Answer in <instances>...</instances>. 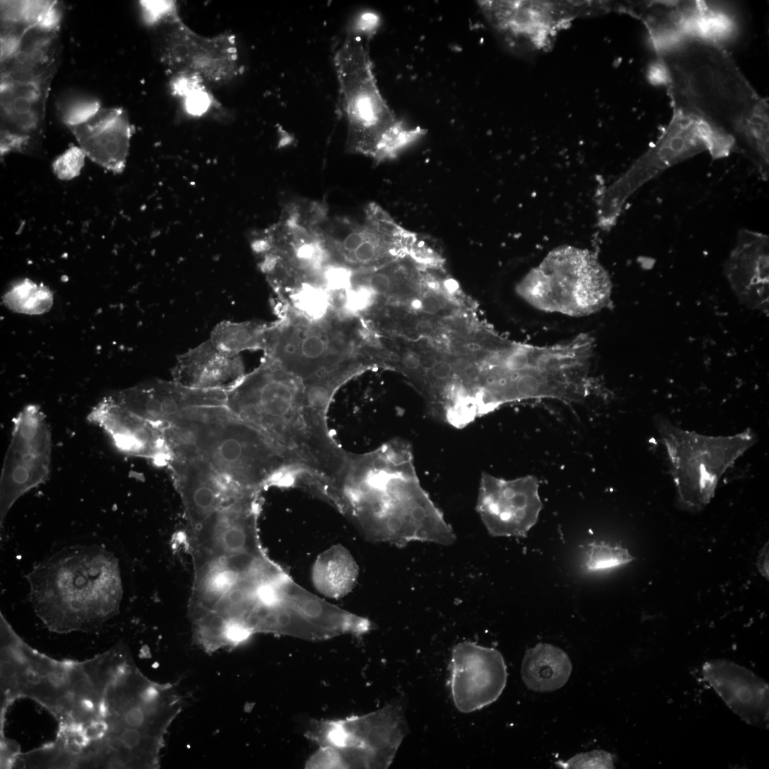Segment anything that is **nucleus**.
I'll use <instances>...</instances> for the list:
<instances>
[{"label": "nucleus", "mask_w": 769, "mask_h": 769, "mask_svg": "<svg viewBox=\"0 0 769 769\" xmlns=\"http://www.w3.org/2000/svg\"><path fill=\"white\" fill-rule=\"evenodd\" d=\"M736 140L693 116L674 112L656 141L610 187L607 211L617 216L626 199L642 184L694 155L708 151L713 159L728 157Z\"/></svg>", "instance_id": "9d476101"}, {"label": "nucleus", "mask_w": 769, "mask_h": 769, "mask_svg": "<svg viewBox=\"0 0 769 769\" xmlns=\"http://www.w3.org/2000/svg\"><path fill=\"white\" fill-rule=\"evenodd\" d=\"M86 155L78 146H71L53 162V171L61 180H70L78 176Z\"/></svg>", "instance_id": "f704fd0d"}, {"label": "nucleus", "mask_w": 769, "mask_h": 769, "mask_svg": "<svg viewBox=\"0 0 769 769\" xmlns=\"http://www.w3.org/2000/svg\"><path fill=\"white\" fill-rule=\"evenodd\" d=\"M227 407L266 436L310 480L336 483L348 454L333 440L326 413L312 407L295 376L265 359L226 392Z\"/></svg>", "instance_id": "7ed1b4c3"}, {"label": "nucleus", "mask_w": 769, "mask_h": 769, "mask_svg": "<svg viewBox=\"0 0 769 769\" xmlns=\"http://www.w3.org/2000/svg\"><path fill=\"white\" fill-rule=\"evenodd\" d=\"M30 595L53 630L88 629L115 614L122 596L117 560L97 545L63 549L28 575Z\"/></svg>", "instance_id": "20e7f679"}, {"label": "nucleus", "mask_w": 769, "mask_h": 769, "mask_svg": "<svg viewBox=\"0 0 769 769\" xmlns=\"http://www.w3.org/2000/svg\"><path fill=\"white\" fill-rule=\"evenodd\" d=\"M455 374V369L452 364L447 361L439 360L434 362L427 370L429 381L434 387H444L450 384Z\"/></svg>", "instance_id": "4c0bfd02"}, {"label": "nucleus", "mask_w": 769, "mask_h": 769, "mask_svg": "<svg viewBox=\"0 0 769 769\" xmlns=\"http://www.w3.org/2000/svg\"><path fill=\"white\" fill-rule=\"evenodd\" d=\"M2 302L11 310L26 315L47 313L53 303L52 291L43 283L28 278L14 283L2 297Z\"/></svg>", "instance_id": "7c9ffc66"}, {"label": "nucleus", "mask_w": 769, "mask_h": 769, "mask_svg": "<svg viewBox=\"0 0 769 769\" xmlns=\"http://www.w3.org/2000/svg\"><path fill=\"white\" fill-rule=\"evenodd\" d=\"M538 488L534 476L505 480L483 473L476 508L488 533L496 537H525L543 508Z\"/></svg>", "instance_id": "2eb2a0df"}, {"label": "nucleus", "mask_w": 769, "mask_h": 769, "mask_svg": "<svg viewBox=\"0 0 769 769\" xmlns=\"http://www.w3.org/2000/svg\"><path fill=\"white\" fill-rule=\"evenodd\" d=\"M268 324L255 321H222L211 333L209 340L221 353L234 357L249 350H263Z\"/></svg>", "instance_id": "c756f323"}, {"label": "nucleus", "mask_w": 769, "mask_h": 769, "mask_svg": "<svg viewBox=\"0 0 769 769\" xmlns=\"http://www.w3.org/2000/svg\"><path fill=\"white\" fill-rule=\"evenodd\" d=\"M155 28L158 56L177 75H189L205 84L230 83L242 71L239 50L232 35L201 36L179 19L174 4L151 24Z\"/></svg>", "instance_id": "f8f14e48"}, {"label": "nucleus", "mask_w": 769, "mask_h": 769, "mask_svg": "<svg viewBox=\"0 0 769 769\" xmlns=\"http://www.w3.org/2000/svg\"><path fill=\"white\" fill-rule=\"evenodd\" d=\"M444 304L442 298L434 293H427L419 302L422 311L430 315L439 313L443 309Z\"/></svg>", "instance_id": "ea45409f"}, {"label": "nucleus", "mask_w": 769, "mask_h": 769, "mask_svg": "<svg viewBox=\"0 0 769 769\" xmlns=\"http://www.w3.org/2000/svg\"><path fill=\"white\" fill-rule=\"evenodd\" d=\"M655 424L669 460L679 501L695 511L711 501L723 474L757 440L750 429L730 436H707L679 428L659 415Z\"/></svg>", "instance_id": "1a4fd4ad"}, {"label": "nucleus", "mask_w": 769, "mask_h": 769, "mask_svg": "<svg viewBox=\"0 0 769 769\" xmlns=\"http://www.w3.org/2000/svg\"><path fill=\"white\" fill-rule=\"evenodd\" d=\"M306 765L310 768H346L340 752L332 746H323L312 755Z\"/></svg>", "instance_id": "e433bc0d"}, {"label": "nucleus", "mask_w": 769, "mask_h": 769, "mask_svg": "<svg viewBox=\"0 0 769 769\" xmlns=\"http://www.w3.org/2000/svg\"><path fill=\"white\" fill-rule=\"evenodd\" d=\"M172 451L195 455L234 487L260 493L294 484L299 471L262 432L227 406L208 409L164 429Z\"/></svg>", "instance_id": "39448f33"}, {"label": "nucleus", "mask_w": 769, "mask_h": 769, "mask_svg": "<svg viewBox=\"0 0 769 769\" xmlns=\"http://www.w3.org/2000/svg\"><path fill=\"white\" fill-rule=\"evenodd\" d=\"M429 320H422L417 323L416 330L421 334L429 335L432 333L434 325Z\"/></svg>", "instance_id": "a19ab883"}, {"label": "nucleus", "mask_w": 769, "mask_h": 769, "mask_svg": "<svg viewBox=\"0 0 769 769\" xmlns=\"http://www.w3.org/2000/svg\"><path fill=\"white\" fill-rule=\"evenodd\" d=\"M335 506L372 541L450 545L455 535L422 488L410 445L391 440L376 450L349 455Z\"/></svg>", "instance_id": "f257e3e1"}, {"label": "nucleus", "mask_w": 769, "mask_h": 769, "mask_svg": "<svg viewBox=\"0 0 769 769\" xmlns=\"http://www.w3.org/2000/svg\"><path fill=\"white\" fill-rule=\"evenodd\" d=\"M516 291L538 310L582 318L611 305L612 284L592 252L564 245L551 250L529 271Z\"/></svg>", "instance_id": "6e6552de"}, {"label": "nucleus", "mask_w": 769, "mask_h": 769, "mask_svg": "<svg viewBox=\"0 0 769 769\" xmlns=\"http://www.w3.org/2000/svg\"><path fill=\"white\" fill-rule=\"evenodd\" d=\"M167 467L182 501L187 528L239 498L255 493L234 487L207 462L192 454L172 451Z\"/></svg>", "instance_id": "412c9836"}, {"label": "nucleus", "mask_w": 769, "mask_h": 769, "mask_svg": "<svg viewBox=\"0 0 769 769\" xmlns=\"http://www.w3.org/2000/svg\"><path fill=\"white\" fill-rule=\"evenodd\" d=\"M280 317L267 326L265 358L303 384L336 377L350 380L370 366L358 318L333 308L325 317L310 320L284 306Z\"/></svg>", "instance_id": "423d86ee"}, {"label": "nucleus", "mask_w": 769, "mask_h": 769, "mask_svg": "<svg viewBox=\"0 0 769 769\" xmlns=\"http://www.w3.org/2000/svg\"><path fill=\"white\" fill-rule=\"evenodd\" d=\"M502 654L494 648L463 642L452 649L450 688L453 701L462 713L480 710L496 701L507 682Z\"/></svg>", "instance_id": "a211bd4d"}, {"label": "nucleus", "mask_w": 769, "mask_h": 769, "mask_svg": "<svg viewBox=\"0 0 769 769\" xmlns=\"http://www.w3.org/2000/svg\"><path fill=\"white\" fill-rule=\"evenodd\" d=\"M701 8V1H616L614 12L640 20L656 53L692 36Z\"/></svg>", "instance_id": "393cba45"}, {"label": "nucleus", "mask_w": 769, "mask_h": 769, "mask_svg": "<svg viewBox=\"0 0 769 769\" xmlns=\"http://www.w3.org/2000/svg\"><path fill=\"white\" fill-rule=\"evenodd\" d=\"M399 366L404 372L415 375L422 370L421 357L414 350H406L399 358Z\"/></svg>", "instance_id": "58836bf2"}, {"label": "nucleus", "mask_w": 769, "mask_h": 769, "mask_svg": "<svg viewBox=\"0 0 769 769\" xmlns=\"http://www.w3.org/2000/svg\"><path fill=\"white\" fill-rule=\"evenodd\" d=\"M571 672L567 654L559 647L546 643H538L525 652L520 670L526 686L538 692L560 689L568 681Z\"/></svg>", "instance_id": "cd10ccee"}, {"label": "nucleus", "mask_w": 769, "mask_h": 769, "mask_svg": "<svg viewBox=\"0 0 769 769\" xmlns=\"http://www.w3.org/2000/svg\"><path fill=\"white\" fill-rule=\"evenodd\" d=\"M404 706L397 701L369 714L341 720L347 734L346 746L341 750L351 766L385 768L390 765L409 731Z\"/></svg>", "instance_id": "aec40b11"}, {"label": "nucleus", "mask_w": 769, "mask_h": 769, "mask_svg": "<svg viewBox=\"0 0 769 769\" xmlns=\"http://www.w3.org/2000/svg\"><path fill=\"white\" fill-rule=\"evenodd\" d=\"M478 4L505 46L525 55L547 51L558 32L573 20L610 12L608 1H478Z\"/></svg>", "instance_id": "9b49d317"}, {"label": "nucleus", "mask_w": 769, "mask_h": 769, "mask_svg": "<svg viewBox=\"0 0 769 769\" xmlns=\"http://www.w3.org/2000/svg\"><path fill=\"white\" fill-rule=\"evenodd\" d=\"M52 79H1V155L33 152L40 147Z\"/></svg>", "instance_id": "6ab92c4d"}, {"label": "nucleus", "mask_w": 769, "mask_h": 769, "mask_svg": "<svg viewBox=\"0 0 769 769\" xmlns=\"http://www.w3.org/2000/svg\"><path fill=\"white\" fill-rule=\"evenodd\" d=\"M121 406L164 430L209 408L227 406L226 391L155 380L112 394Z\"/></svg>", "instance_id": "dca6fc26"}, {"label": "nucleus", "mask_w": 769, "mask_h": 769, "mask_svg": "<svg viewBox=\"0 0 769 769\" xmlns=\"http://www.w3.org/2000/svg\"><path fill=\"white\" fill-rule=\"evenodd\" d=\"M320 241L332 266L351 271L373 269L406 255L408 240L383 232L365 214L362 223L317 225Z\"/></svg>", "instance_id": "f3484780"}, {"label": "nucleus", "mask_w": 769, "mask_h": 769, "mask_svg": "<svg viewBox=\"0 0 769 769\" xmlns=\"http://www.w3.org/2000/svg\"><path fill=\"white\" fill-rule=\"evenodd\" d=\"M764 552L763 554L759 555L758 566L759 567L763 563L760 572L763 575H766V571L768 572V569H766V561H768V558L766 559V557L768 555L766 553L765 549L764 550Z\"/></svg>", "instance_id": "79ce46f5"}, {"label": "nucleus", "mask_w": 769, "mask_h": 769, "mask_svg": "<svg viewBox=\"0 0 769 769\" xmlns=\"http://www.w3.org/2000/svg\"><path fill=\"white\" fill-rule=\"evenodd\" d=\"M358 566L351 553L340 545H333L316 559L312 570L315 589L329 598H340L356 584Z\"/></svg>", "instance_id": "c85d7f7f"}, {"label": "nucleus", "mask_w": 769, "mask_h": 769, "mask_svg": "<svg viewBox=\"0 0 769 769\" xmlns=\"http://www.w3.org/2000/svg\"><path fill=\"white\" fill-rule=\"evenodd\" d=\"M68 128L92 161L114 173L124 170L134 127L122 108H100L85 122Z\"/></svg>", "instance_id": "b1692460"}, {"label": "nucleus", "mask_w": 769, "mask_h": 769, "mask_svg": "<svg viewBox=\"0 0 769 769\" xmlns=\"http://www.w3.org/2000/svg\"><path fill=\"white\" fill-rule=\"evenodd\" d=\"M702 675L743 721L768 728L769 687L763 679L745 667L721 659L705 662Z\"/></svg>", "instance_id": "5701e85b"}, {"label": "nucleus", "mask_w": 769, "mask_h": 769, "mask_svg": "<svg viewBox=\"0 0 769 769\" xmlns=\"http://www.w3.org/2000/svg\"><path fill=\"white\" fill-rule=\"evenodd\" d=\"M656 61L674 112L698 118L739 141L755 162L769 161L768 104L725 48L699 38L664 48Z\"/></svg>", "instance_id": "f03ea898"}, {"label": "nucleus", "mask_w": 769, "mask_h": 769, "mask_svg": "<svg viewBox=\"0 0 769 769\" xmlns=\"http://www.w3.org/2000/svg\"><path fill=\"white\" fill-rule=\"evenodd\" d=\"M51 432L40 408L26 406L13 419L1 476V523L16 501L44 483L51 469Z\"/></svg>", "instance_id": "ddd939ff"}, {"label": "nucleus", "mask_w": 769, "mask_h": 769, "mask_svg": "<svg viewBox=\"0 0 769 769\" xmlns=\"http://www.w3.org/2000/svg\"><path fill=\"white\" fill-rule=\"evenodd\" d=\"M88 419L103 429L115 448L124 454L166 467L172 457L164 430L127 410L112 395L95 405Z\"/></svg>", "instance_id": "4be33fe9"}, {"label": "nucleus", "mask_w": 769, "mask_h": 769, "mask_svg": "<svg viewBox=\"0 0 769 769\" xmlns=\"http://www.w3.org/2000/svg\"><path fill=\"white\" fill-rule=\"evenodd\" d=\"M178 75L172 88L182 97L188 113L194 115H202L206 113L212 100L204 88L205 83L193 75Z\"/></svg>", "instance_id": "473e14b6"}, {"label": "nucleus", "mask_w": 769, "mask_h": 769, "mask_svg": "<svg viewBox=\"0 0 769 769\" xmlns=\"http://www.w3.org/2000/svg\"><path fill=\"white\" fill-rule=\"evenodd\" d=\"M556 764L563 768H614L612 754L603 750L580 753Z\"/></svg>", "instance_id": "c9c22d12"}, {"label": "nucleus", "mask_w": 769, "mask_h": 769, "mask_svg": "<svg viewBox=\"0 0 769 769\" xmlns=\"http://www.w3.org/2000/svg\"><path fill=\"white\" fill-rule=\"evenodd\" d=\"M334 62L347 122L348 150L382 161L424 135L420 127H406L383 98L360 33L352 29Z\"/></svg>", "instance_id": "0eeeda50"}, {"label": "nucleus", "mask_w": 769, "mask_h": 769, "mask_svg": "<svg viewBox=\"0 0 769 769\" xmlns=\"http://www.w3.org/2000/svg\"><path fill=\"white\" fill-rule=\"evenodd\" d=\"M769 238L758 231L741 229L726 261L725 272L738 294L760 295L768 292Z\"/></svg>", "instance_id": "bb28decb"}, {"label": "nucleus", "mask_w": 769, "mask_h": 769, "mask_svg": "<svg viewBox=\"0 0 769 769\" xmlns=\"http://www.w3.org/2000/svg\"><path fill=\"white\" fill-rule=\"evenodd\" d=\"M172 380L198 389L228 391L246 375L240 356L219 352L209 340L179 355L172 370Z\"/></svg>", "instance_id": "a878e982"}, {"label": "nucleus", "mask_w": 769, "mask_h": 769, "mask_svg": "<svg viewBox=\"0 0 769 769\" xmlns=\"http://www.w3.org/2000/svg\"><path fill=\"white\" fill-rule=\"evenodd\" d=\"M260 494L242 496L187 528L193 565L244 554H263L258 531Z\"/></svg>", "instance_id": "4468645a"}, {"label": "nucleus", "mask_w": 769, "mask_h": 769, "mask_svg": "<svg viewBox=\"0 0 769 769\" xmlns=\"http://www.w3.org/2000/svg\"><path fill=\"white\" fill-rule=\"evenodd\" d=\"M61 120L68 126L80 125L91 117L100 108L98 100L90 98H79L68 100L59 104Z\"/></svg>", "instance_id": "72a5a7b5"}, {"label": "nucleus", "mask_w": 769, "mask_h": 769, "mask_svg": "<svg viewBox=\"0 0 769 769\" xmlns=\"http://www.w3.org/2000/svg\"><path fill=\"white\" fill-rule=\"evenodd\" d=\"M634 557L627 549L604 542H593L585 552L584 565L589 571H601L632 562Z\"/></svg>", "instance_id": "2f4dec72"}]
</instances>
